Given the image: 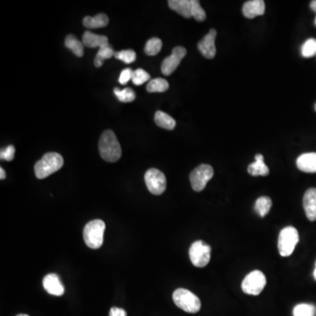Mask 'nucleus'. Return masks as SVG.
I'll list each match as a JSON object with an SVG mask.
<instances>
[{"instance_id":"obj_35","label":"nucleus","mask_w":316,"mask_h":316,"mask_svg":"<svg viewBox=\"0 0 316 316\" xmlns=\"http://www.w3.org/2000/svg\"><path fill=\"white\" fill-rule=\"evenodd\" d=\"M0 178L3 180L5 178V171L3 168H0Z\"/></svg>"},{"instance_id":"obj_39","label":"nucleus","mask_w":316,"mask_h":316,"mask_svg":"<svg viewBox=\"0 0 316 316\" xmlns=\"http://www.w3.org/2000/svg\"><path fill=\"white\" fill-rule=\"evenodd\" d=\"M315 24H316V19H315Z\"/></svg>"},{"instance_id":"obj_16","label":"nucleus","mask_w":316,"mask_h":316,"mask_svg":"<svg viewBox=\"0 0 316 316\" xmlns=\"http://www.w3.org/2000/svg\"><path fill=\"white\" fill-rule=\"evenodd\" d=\"M82 41L87 48H103L108 43V39L105 35H98L92 32H85L82 38Z\"/></svg>"},{"instance_id":"obj_23","label":"nucleus","mask_w":316,"mask_h":316,"mask_svg":"<svg viewBox=\"0 0 316 316\" xmlns=\"http://www.w3.org/2000/svg\"><path fill=\"white\" fill-rule=\"evenodd\" d=\"M272 206V199L266 196H263L257 199L255 204V210L260 216L265 217L270 212Z\"/></svg>"},{"instance_id":"obj_1","label":"nucleus","mask_w":316,"mask_h":316,"mask_svg":"<svg viewBox=\"0 0 316 316\" xmlns=\"http://www.w3.org/2000/svg\"><path fill=\"white\" fill-rule=\"evenodd\" d=\"M99 150L101 158L107 162H117L122 158L121 144L112 130H107L102 134L99 143Z\"/></svg>"},{"instance_id":"obj_34","label":"nucleus","mask_w":316,"mask_h":316,"mask_svg":"<svg viewBox=\"0 0 316 316\" xmlns=\"http://www.w3.org/2000/svg\"><path fill=\"white\" fill-rule=\"evenodd\" d=\"M109 316H127V312L124 309L112 308L109 313Z\"/></svg>"},{"instance_id":"obj_33","label":"nucleus","mask_w":316,"mask_h":316,"mask_svg":"<svg viewBox=\"0 0 316 316\" xmlns=\"http://www.w3.org/2000/svg\"><path fill=\"white\" fill-rule=\"evenodd\" d=\"M133 73H134V71L131 69H129V68H127L125 70H122V73H121L120 77H119V83L121 85L128 84V82L132 80Z\"/></svg>"},{"instance_id":"obj_24","label":"nucleus","mask_w":316,"mask_h":316,"mask_svg":"<svg viewBox=\"0 0 316 316\" xmlns=\"http://www.w3.org/2000/svg\"><path fill=\"white\" fill-rule=\"evenodd\" d=\"M168 89L169 83L161 77L152 79L147 85V91L149 92H164Z\"/></svg>"},{"instance_id":"obj_38","label":"nucleus","mask_w":316,"mask_h":316,"mask_svg":"<svg viewBox=\"0 0 316 316\" xmlns=\"http://www.w3.org/2000/svg\"><path fill=\"white\" fill-rule=\"evenodd\" d=\"M27 316V315H24V314H21V315H18V316Z\"/></svg>"},{"instance_id":"obj_18","label":"nucleus","mask_w":316,"mask_h":316,"mask_svg":"<svg viewBox=\"0 0 316 316\" xmlns=\"http://www.w3.org/2000/svg\"><path fill=\"white\" fill-rule=\"evenodd\" d=\"M248 172L250 173L251 176H267L270 169L267 165L264 162V157L263 155H256L255 157V162L250 163L248 167Z\"/></svg>"},{"instance_id":"obj_17","label":"nucleus","mask_w":316,"mask_h":316,"mask_svg":"<svg viewBox=\"0 0 316 316\" xmlns=\"http://www.w3.org/2000/svg\"><path fill=\"white\" fill-rule=\"evenodd\" d=\"M168 4L171 10L186 18H191L192 0H169Z\"/></svg>"},{"instance_id":"obj_19","label":"nucleus","mask_w":316,"mask_h":316,"mask_svg":"<svg viewBox=\"0 0 316 316\" xmlns=\"http://www.w3.org/2000/svg\"><path fill=\"white\" fill-rule=\"evenodd\" d=\"M109 23V18L105 13H99L94 17L86 16L83 19V24L88 28H100L107 26Z\"/></svg>"},{"instance_id":"obj_10","label":"nucleus","mask_w":316,"mask_h":316,"mask_svg":"<svg viewBox=\"0 0 316 316\" xmlns=\"http://www.w3.org/2000/svg\"><path fill=\"white\" fill-rule=\"evenodd\" d=\"M186 53L187 51L184 47L177 46L173 48L172 54L168 57H166L162 62L161 65L162 73L165 76H169L170 74H172L180 64L182 59L184 58Z\"/></svg>"},{"instance_id":"obj_25","label":"nucleus","mask_w":316,"mask_h":316,"mask_svg":"<svg viewBox=\"0 0 316 316\" xmlns=\"http://www.w3.org/2000/svg\"><path fill=\"white\" fill-rule=\"evenodd\" d=\"M114 92L115 96L117 97L118 100H120L121 102L129 103V102H132L136 100V92H134L131 88L121 90V89L116 87V88H114Z\"/></svg>"},{"instance_id":"obj_5","label":"nucleus","mask_w":316,"mask_h":316,"mask_svg":"<svg viewBox=\"0 0 316 316\" xmlns=\"http://www.w3.org/2000/svg\"><path fill=\"white\" fill-rule=\"evenodd\" d=\"M299 242V233L294 227H287L280 232L278 248L282 257H289Z\"/></svg>"},{"instance_id":"obj_12","label":"nucleus","mask_w":316,"mask_h":316,"mask_svg":"<svg viewBox=\"0 0 316 316\" xmlns=\"http://www.w3.org/2000/svg\"><path fill=\"white\" fill-rule=\"evenodd\" d=\"M303 206L309 221H316V188H310L306 191Z\"/></svg>"},{"instance_id":"obj_2","label":"nucleus","mask_w":316,"mask_h":316,"mask_svg":"<svg viewBox=\"0 0 316 316\" xmlns=\"http://www.w3.org/2000/svg\"><path fill=\"white\" fill-rule=\"evenodd\" d=\"M63 165V158L61 155L55 152L45 154L41 160L34 165V173L37 178L43 179L56 172Z\"/></svg>"},{"instance_id":"obj_21","label":"nucleus","mask_w":316,"mask_h":316,"mask_svg":"<svg viewBox=\"0 0 316 316\" xmlns=\"http://www.w3.org/2000/svg\"><path fill=\"white\" fill-rule=\"evenodd\" d=\"M65 47L70 48L73 52L74 55L77 57H82L84 55V47L83 41L77 40V37L73 34H70L65 39Z\"/></svg>"},{"instance_id":"obj_15","label":"nucleus","mask_w":316,"mask_h":316,"mask_svg":"<svg viewBox=\"0 0 316 316\" xmlns=\"http://www.w3.org/2000/svg\"><path fill=\"white\" fill-rule=\"evenodd\" d=\"M297 167L303 172L316 173V153H305L297 159Z\"/></svg>"},{"instance_id":"obj_32","label":"nucleus","mask_w":316,"mask_h":316,"mask_svg":"<svg viewBox=\"0 0 316 316\" xmlns=\"http://www.w3.org/2000/svg\"><path fill=\"white\" fill-rule=\"evenodd\" d=\"M15 155V148L12 145H9L7 147L5 148L4 150H2L0 152V158L2 160H5V161H12L13 158H14Z\"/></svg>"},{"instance_id":"obj_26","label":"nucleus","mask_w":316,"mask_h":316,"mask_svg":"<svg viewBox=\"0 0 316 316\" xmlns=\"http://www.w3.org/2000/svg\"><path fill=\"white\" fill-rule=\"evenodd\" d=\"M162 42L159 38H151L146 42L144 51L148 55H158L162 49Z\"/></svg>"},{"instance_id":"obj_3","label":"nucleus","mask_w":316,"mask_h":316,"mask_svg":"<svg viewBox=\"0 0 316 316\" xmlns=\"http://www.w3.org/2000/svg\"><path fill=\"white\" fill-rule=\"evenodd\" d=\"M106 224L101 220H94L85 225L84 228V240L89 248L92 250L100 249L104 242V232Z\"/></svg>"},{"instance_id":"obj_22","label":"nucleus","mask_w":316,"mask_h":316,"mask_svg":"<svg viewBox=\"0 0 316 316\" xmlns=\"http://www.w3.org/2000/svg\"><path fill=\"white\" fill-rule=\"evenodd\" d=\"M114 48L111 47L110 45H107L103 48H100L98 54L96 55L95 59H94V64L96 67L100 68V67L103 65L104 61L107 60V59H110L111 57L114 56Z\"/></svg>"},{"instance_id":"obj_11","label":"nucleus","mask_w":316,"mask_h":316,"mask_svg":"<svg viewBox=\"0 0 316 316\" xmlns=\"http://www.w3.org/2000/svg\"><path fill=\"white\" fill-rule=\"evenodd\" d=\"M216 35V30L211 29L198 43L199 51L206 58L213 59L216 55V47H215Z\"/></svg>"},{"instance_id":"obj_20","label":"nucleus","mask_w":316,"mask_h":316,"mask_svg":"<svg viewBox=\"0 0 316 316\" xmlns=\"http://www.w3.org/2000/svg\"><path fill=\"white\" fill-rule=\"evenodd\" d=\"M155 122L158 127L167 130H173L176 127V121L162 111H158L155 114Z\"/></svg>"},{"instance_id":"obj_29","label":"nucleus","mask_w":316,"mask_h":316,"mask_svg":"<svg viewBox=\"0 0 316 316\" xmlns=\"http://www.w3.org/2000/svg\"><path fill=\"white\" fill-rule=\"evenodd\" d=\"M114 57L121 60L122 62L129 64L132 63L136 60V52L132 49H127V50H122V51L115 52Z\"/></svg>"},{"instance_id":"obj_30","label":"nucleus","mask_w":316,"mask_h":316,"mask_svg":"<svg viewBox=\"0 0 316 316\" xmlns=\"http://www.w3.org/2000/svg\"><path fill=\"white\" fill-rule=\"evenodd\" d=\"M191 17L197 21H204L206 18V11L201 7L200 3L198 0H192V8H191Z\"/></svg>"},{"instance_id":"obj_40","label":"nucleus","mask_w":316,"mask_h":316,"mask_svg":"<svg viewBox=\"0 0 316 316\" xmlns=\"http://www.w3.org/2000/svg\"><path fill=\"white\" fill-rule=\"evenodd\" d=\"M315 108H316V107H315Z\"/></svg>"},{"instance_id":"obj_28","label":"nucleus","mask_w":316,"mask_h":316,"mask_svg":"<svg viewBox=\"0 0 316 316\" xmlns=\"http://www.w3.org/2000/svg\"><path fill=\"white\" fill-rule=\"evenodd\" d=\"M316 54V40L310 38L303 43L302 47V55L305 58L313 57Z\"/></svg>"},{"instance_id":"obj_8","label":"nucleus","mask_w":316,"mask_h":316,"mask_svg":"<svg viewBox=\"0 0 316 316\" xmlns=\"http://www.w3.org/2000/svg\"><path fill=\"white\" fill-rule=\"evenodd\" d=\"M266 285L265 274L260 271H253L245 277L242 283V289L247 294L258 295Z\"/></svg>"},{"instance_id":"obj_4","label":"nucleus","mask_w":316,"mask_h":316,"mask_svg":"<svg viewBox=\"0 0 316 316\" xmlns=\"http://www.w3.org/2000/svg\"><path fill=\"white\" fill-rule=\"evenodd\" d=\"M172 298L176 307L184 310V312L195 314L199 312L201 308L199 299L194 294L184 288L176 289L173 293Z\"/></svg>"},{"instance_id":"obj_36","label":"nucleus","mask_w":316,"mask_h":316,"mask_svg":"<svg viewBox=\"0 0 316 316\" xmlns=\"http://www.w3.org/2000/svg\"><path fill=\"white\" fill-rule=\"evenodd\" d=\"M310 8L312 9V11H316V0H314L311 3H310Z\"/></svg>"},{"instance_id":"obj_37","label":"nucleus","mask_w":316,"mask_h":316,"mask_svg":"<svg viewBox=\"0 0 316 316\" xmlns=\"http://www.w3.org/2000/svg\"><path fill=\"white\" fill-rule=\"evenodd\" d=\"M314 277H315V279L316 280V269H315V272H314Z\"/></svg>"},{"instance_id":"obj_27","label":"nucleus","mask_w":316,"mask_h":316,"mask_svg":"<svg viewBox=\"0 0 316 316\" xmlns=\"http://www.w3.org/2000/svg\"><path fill=\"white\" fill-rule=\"evenodd\" d=\"M316 309L310 304H299L294 309V316H316Z\"/></svg>"},{"instance_id":"obj_31","label":"nucleus","mask_w":316,"mask_h":316,"mask_svg":"<svg viewBox=\"0 0 316 316\" xmlns=\"http://www.w3.org/2000/svg\"><path fill=\"white\" fill-rule=\"evenodd\" d=\"M151 79L150 74L143 69H137L133 73L132 82L136 85H144L145 82Z\"/></svg>"},{"instance_id":"obj_9","label":"nucleus","mask_w":316,"mask_h":316,"mask_svg":"<svg viewBox=\"0 0 316 316\" xmlns=\"http://www.w3.org/2000/svg\"><path fill=\"white\" fill-rule=\"evenodd\" d=\"M144 179L149 191L152 194L161 195L165 191L167 182L164 174L161 170L154 168L149 169L145 173Z\"/></svg>"},{"instance_id":"obj_13","label":"nucleus","mask_w":316,"mask_h":316,"mask_svg":"<svg viewBox=\"0 0 316 316\" xmlns=\"http://www.w3.org/2000/svg\"><path fill=\"white\" fill-rule=\"evenodd\" d=\"M43 287L48 294L55 296H62L64 294V287L58 276L50 273L43 279Z\"/></svg>"},{"instance_id":"obj_14","label":"nucleus","mask_w":316,"mask_h":316,"mask_svg":"<svg viewBox=\"0 0 316 316\" xmlns=\"http://www.w3.org/2000/svg\"><path fill=\"white\" fill-rule=\"evenodd\" d=\"M265 3L263 0H250L243 4V13L246 18H254L265 14Z\"/></svg>"},{"instance_id":"obj_6","label":"nucleus","mask_w":316,"mask_h":316,"mask_svg":"<svg viewBox=\"0 0 316 316\" xmlns=\"http://www.w3.org/2000/svg\"><path fill=\"white\" fill-rule=\"evenodd\" d=\"M189 256L192 265L202 268L208 265L211 258V248L202 241H197L191 244Z\"/></svg>"},{"instance_id":"obj_7","label":"nucleus","mask_w":316,"mask_h":316,"mask_svg":"<svg viewBox=\"0 0 316 316\" xmlns=\"http://www.w3.org/2000/svg\"><path fill=\"white\" fill-rule=\"evenodd\" d=\"M213 176V169L212 166L200 164L195 168L190 174L191 187L195 191H203Z\"/></svg>"}]
</instances>
